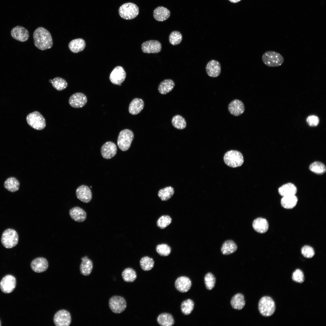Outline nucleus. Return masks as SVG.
Here are the masks:
<instances>
[{"label": "nucleus", "mask_w": 326, "mask_h": 326, "mask_svg": "<svg viewBox=\"0 0 326 326\" xmlns=\"http://www.w3.org/2000/svg\"><path fill=\"white\" fill-rule=\"evenodd\" d=\"M134 137L133 132L131 130L126 129L121 131L119 135L117 144L119 149L122 151H125L129 148Z\"/></svg>", "instance_id": "nucleus-7"}, {"label": "nucleus", "mask_w": 326, "mask_h": 326, "mask_svg": "<svg viewBox=\"0 0 326 326\" xmlns=\"http://www.w3.org/2000/svg\"><path fill=\"white\" fill-rule=\"evenodd\" d=\"M140 265L142 270L145 271H149L153 268L154 265V260L151 257L144 256L140 260Z\"/></svg>", "instance_id": "nucleus-40"}, {"label": "nucleus", "mask_w": 326, "mask_h": 326, "mask_svg": "<svg viewBox=\"0 0 326 326\" xmlns=\"http://www.w3.org/2000/svg\"><path fill=\"white\" fill-rule=\"evenodd\" d=\"M298 198L295 195H291L283 197L281 199L282 206L286 209H291L296 205Z\"/></svg>", "instance_id": "nucleus-33"}, {"label": "nucleus", "mask_w": 326, "mask_h": 326, "mask_svg": "<svg viewBox=\"0 0 326 326\" xmlns=\"http://www.w3.org/2000/svg\"><path fill=\"white\" fill-rule=\"evenodd\" d=\"M182 39V36L181 33L177 31H172L169 37L170 43L173 45L179 44Z\"/></svg>", "instance_id": "nucleus-42"}, {"label": "nucleus", "mask_w": 326, "mask_h": 326, "mask_svg": "<svg viewBox=\"0 0 326 326\" xmlns=\"http://www.w3.org/2000/svg\"><path fill=\"white\" fill-rule=\"evenodd\" d=\"M49 82L52 84L54 88L58 91L64 90L68 86V83L66 80L59 77H56L53 80L50 79Z\"/></svg>", "instance_id": "nucleus-36"}, {"label": "nucleus", "mask_w": 326, "mask_h": 326, "mask_svg": "<svg viewBox=\"0 0 326 326\" xmlns=\"http://www.w3.org/2000/svg\"><path fill=\"white\" fill-rule=\"evenodd\" d=\"M26 120L29 126L37 130H42L46 126L45 118L38 111L29 113L26 117Z\"/></svg>", "instance_id": "nucleus-8"}, {"label": "nucleus", "mask_w": 326, "mask_h": 326, "mask_svg": "<svg viewBox=\"0 0 326 326\" xmlns=\"http://www.w3.org/2000/svg\"><path fill=\"white\" fill-rule=\"evenodd\" d=\"M309 169L311 171L318 175L324 174L326 171L324 165L319 161H315L312 163L309 166Z\"/></svg>", "instance_id": "nucleus-39"}, {"label": "nucleus", "mask_w": 326, "mask_h": 326, "mask_svg": "<svg viewBox=\"0 0 326 326\" xmlns=\"http://www.w3.org/2000/svg\"><path fill=\"white\" fill-rule=\"evenodd\" d=\"M237 249V246L235 242L229 240L223 243L221 248V251L222 254L228 255L234 253Z\"/></svg>", "instance_id": "nucleus-31"}, {"label": "nucleus", "mask_w": 326, "mask_h": 326, "mask_svg": "<svg viewBox=\"0 0 326 326\" xmlns=\"http://www.w3.org/2000/svg\"><path fill=\"white\" fill-rule=\"evenodd\" d=\"M16 284V280L14 276L11 275H6L0 282V288L4 293H9L14 290Z\"/></svg>", "instance_id": "nucleus-11"}, {"label": "nucleus", "mask_w": 326, "mask_h": 326, "mask_svg": "<svg viewBox=\"0 0 326 326\" xmlns=\"http://www.w3.org/2000/svg\"><path fill=\"white\" fill-rule=\"evenodd\" d=\"M175 83L170 79H165L159 84L158 89L159 92L162 94H165L170 92L174 88Z\"/></svg>", "instance_id": "nucleus-30"}, {"label": "nucleus", "mask_w": 326, "mask_h": 326, "mask_svg": "<svg viewBox=\"0 0 326 326\" xmlns=\"http://www.w3.org/2000/svg\"><path fill=\"white\" fill-rule=\"evenodd\" d=\"M19 240L17 232L12 229L5 230L2 234L1 242L2 245L7 248H12L17 245Z\"/></svg>", "instance_id": "nucleus-2"}, {"label": "nucleus", "mask_w": 326, "mask_h": 326, "mask_svg": "<svg viewBox=\"0 0 326 326\" xmlns=\"http://www.w3.org/2000/svg\"><path fill=\"white\" fill-rule=\"evenodd\" d=\"M11 34L14 39L21 42L27 41L29 37L28 30L24 27L20 26L13 27L11 30Z\"/></svg>", "instance_id": "nucleus-12"}, {"label": "nucleus", "mask_w": 326, "mask_h": 326, "mask_svg": "<svg viewBox=\"0 0 326 326\" xmlns=\"http://www.w3.org/2000/svg\"><path fill=\"white\" fill-rule=\"evenodd\" d=\"M171 123L173 126L178 129H185L187 125V123L185 119L179 115L174 116L171 120Z\"/></svg>", "instance_id": "nucleus-38"}, {"label": "nucleus", "mask_w": 326, "mask_h": 326, "mask_svg": "<svg viewBox=\"0 0 326 326\" xmlns=\"http://www.w3.org/2000/svg\"><path fill=\"white\" fill-rule=\"evenodd\" d=\"M252 226L257 232L260 233H264L268 230V223L267 220L262 218H258L253 221Z\"/></svg>", "instance_id": "nucleus-26"}, {"label": "nucleus", "mask_w": 326, "mask_h": 326, "mask_svg": "<svg viewBox=\"0 0 326 326\" xmlns=\"http://www.w3.org/2000/svg\"><path fill=\"white\" fill-rule=\"evenodd\" d=\"M230 2H231L234 3H237L241 0H229Z\"/></svg>", "instance_id": "nucleus-49"}, {"label": "nucleus", "mask_w": 326, "mask_h": 326, "mask_svg": "<svg viewBox=\"0 0 326 326\" xmlns=\"http://www.w3.org/2000/svg\"><path fill=\"white\" fill-rule=\"evenodd\" d=\"M206 71L208 76L215 78L218 76L221 72V66L219 62L215 60H212L207 63Z\"/></svg>", "instance_id": "nucleus-19"}, {"label": "nucleus", "mask_w": 326, "mask_h": 326, "mask_svg": "<svg viewBox=\"0 0 326 326\" xmlns=\"http://www.w3.org/2000/svg\"><path fill=\"white\" fill-rule=\"evenodd\" d=\"M71 218L74 221L78 222L84 221L87 218V213L85 211L78 206L72 208L69 211Z\"/></svg>", "instance_id": "nucleus-22"}, {"label": "nucleus", "mask_w": 326, "mask_h": 326, "mask_svg": "<svg viewBox=\"0 0 326 326\" xmlns=\"http://www.w3.org/2000/svg\"><path fill=\"white\" fill-rule=\"evenodd\" d=\"M86 45L85 40L82 38H77L71 40L68 46L72 52L77 53L83 51Z\"/></svg>", "instance_id": "nucleus-27"}, {"label": "nucleus", "mask_w": 326, "mask_h": 326, "mask_svg": "<svg viewBox=\"0 0 326 326\" xmlns=\"http://www.w3.org/2000/svg\"><path fill=\"white\" fill-rule=\"evenodd\" d=\"M53 321L56 326H69L72 321L71 316L68 311L61 309L55 314Z\"/></svg>", "instance_id": "nucleus-10"}, {"label": "nucleus", "mask_w": 326, "mask_h": 326, "mask_svg": "<svg viewBox=\"0 0 326 326\" xmlns=\"http://www.w3.org/2000/svg\"><path fill=\"white\" fill-rule=\"evenodd\" d=\"M33 37L34 44L39 50H46L53 46V40L51 34L43 27L37 28L34 31Z\"/></svg>", "instance_id": "nucleus-1"}, {"label": "nucleus", "mask_w": 326, "mask_h": 326, "mask_svg": "<svg viewBox=\"0 0 326 326\" xmlns=\"http://www.w3.org/2000/svg\"><path fill=\"white\" fill-rule=\"evenodd\" d=\"M301 252L302 255L307 258L312 257L315 254L313 248L308 245H305L302 247L301 249Z\"/></svg>", "instance_id": "nucleus-47"}, {"label": "nucleus", "mask_w": 326, "mask_h": 326, "mask_svg": "<svg viewBox=\"0 0 326 326\" xmlns=\"http://www.w3.org/2000/svg\"><path fill=\"white\" fill-rule=\"evenodd\" d=\"M191 286L190 280L185 276H181L178 277L175 282V286L176 289L181 292H185L190 289Z\"/></svg>", "instance_id": "nucleus-20"}, {"label": "nucleus", "mask_w": 326, "mask_h": 326, "mask_svg": "<svg viewBox=\"0 0 326 326\" xmlns=\"http://www.w3.org/2000/svg\"><path fill=\"white\" fill-rule=\"evenodd\" d=\"M231 304L232 308L235 309H242L245 304L244 296L241 293L235 294L232 298Z\"/></svg>", "instance_id": "nucleus-28"}, {"label": "nucleus", "mask_w": 326, "mask_h": 326, "mask_svg": "<svg viewBox=\"0 0 326 326\" xmlns=\"http://www.w3.org/2000/svg\"><path fill=\"white\" fill-rule=\"evenodd\" d=\"M121 276L124 281L126 282H133L137 277L135 270L130 267L127 268L123 270Z\"/></svg>", "instance_id": "nucleus-35"}, {"label": "nucleus", "mask_w": 326, "mask_h": 326, "mask_svg": "<svg viewBox=\"0 0 326 326\" xmlns=\"http://www.w3.org/2000/svg\"><path fill=\"white\" fill-rule=\"evenodd\" d=\"M204 280L206 286L208 289L211 290L214 287L216 278L212 273H207L204 277Z\"/></svg>", "instance_id": "nucleus-43"}, {"label": "nucleus", "mask_w": 326, "mask_h": 326, "mask_svg": "<svg viewBox=\"0 0 326 326\" xmlns=\"http://www.w3.org/2000/svg\"><path fill=\"white\" fill-rule=\"evenodd\" d=\"M30 267L34 272L37 273H42L46 271L48 269V262L45 258L37 257L32 261Z\"/></svg>", "instance_id": "nucleus-16"}, {"label": "nucleus", "mask_w": 326, "mask_h": 326, "mask_svg": "<svg viewBox=\"0 0 326 326\" xmlns=\"http://www.w3.org/2000/svg\"><path fill=\"white\" fill-rule=\"evenodd\" d=\"M81 259L82 262L80 266L81 273L85 276H88L92 271L93 266V262L86 256L82 257Z\"/></svg>", "instance_id": "nucleus-25"}, {"label": "nucleus", "mask_w": 326, "mask_h": 326, "mask_svg": "<svg viewBox=\"0 0 326 326\" xmlns=\"http://www.w3.org/2000/svg\"><path fill=\"white\" fill-rule=\"evenodd\" d=\"M292 279L296 282L302 283L305 280L303 272L299 269H296L292 273Z\"/></svg>", "instance_id": "nucleus-46"}, {"label": "nucleus", "mask_w": 326, "mask_h": 326, "mask_svg": "<svg viewBox=\"0 0 326 326\" xmlns=\"http://www.w3.org/2000/svg\"><path fill=\"white\" fill-rule=\"evenodd\" d=\"M126 77V73L123 68L117 66L111 72L110 79L113 84L121 85V83L124 81Z\"/></svg>", "instance_id": "nucleus-14"}, {"label": "nucleus", "mask_w": 326, "mask_h": 326, "mask_svg": "<svg viewBox=\"0 0 326 326\" xmlns=\"http://www.w3.org/2000/svg\"><path fill=\"white\" fill-rule=\"evenodd\" d=\"M174 193V190L171 186L166 187L160 189L158 192V196L162 201H166L170 199Z\"/></svg>", "instance_id": "nucleus-37"}, {"label": "nucleus", "mask_w": 326, "mask_h": 326, "mask_svg": "<svg viewBox=\"0 0 326 326\" xmlns=\"http://www.w3.org/2000/svg\"><path fill=\"white\" fill-rule=\"evenodd\" d=\"M307 122L310 126H315L317 125L318 124L319 120L317 116L312 115L309 116L307 118Z\"/></svg>", "instance_id": "nucleus-48"}, {"label": "nucleus", "mask_w": 326, "mask_h": 326, "mask_svg": "<svg viewBox=\"0 0 326 326\" xmlns=\"http://www.w3.org/2000/svg\"><path fill=\"white\" fill-rule=\"evenodd\" d=\"M172 219L168 215H163L160 217L158 219L157 225L158 227L161 229H164L168 226L171 222Z\"/></svg>", "instance_id": "nucleus-45"}, {"label": "nucleus", "mask_w": 326, "mask_h": 326, "mask_svg": "<svg viewBox=\"0 0 326 326\" xmlns=\"http://www.w3.org/2000/svg\"><path fill=\"white\" fill-rule=\"evenodd\" d=\"M225 163L228 166L236 168L241 166L244 162L242 154L237 150H231L228 151L224 156Z\"/></svg>", "instance_id": "nucleus-4"}, {"label": "nucleus", "mask_w": 326, "mask_h": 326, "mask_svg": "<svg viewBox=\"0 0 326 326\" xmlns=\"http://www.w3.org/2000/svg\"><path fill=\"white\" fill-rule=\"evenodd\" d=\"M264 63L270 67H275L281 65L284 59L279 53L274 51H269L265 53L262 56Z\"/></svg>", "instance_id": "nucleus-6"}, {"label": "nucleus", "mask_w": 326, "mask_h": 326, "mask_svg": "<svg viewBox=\"0 0 326 326\" xmlns=\"http://www.w3.org/2000/svg\"><path fill=\"white\" fill-rule=\"evenodd\" d=\"M0 325H1V323H0Z\"/></svg>", "instance_id": "nucleus-50"}, {"label": "nucleus", "mask_w": 326, "mask_h": 326, "mask_svg": "<svg viewBox=\"0 0 326 326\" xmlns=\"http://www.w3.org/2000/svg\"><path fill=\"white\" fill-rule=\"evenodd\" d=\"M228 108L230 113L235 116L242 114L245 110L244 104L238 99H235L231 101L229 105Z\"/></svg>", "instance_id": "nucleus-21"}, {"label": "nucleus", "mask_w": 326, "mask_h": 326, "mask_svg": "<svg viewBox=\"0 0 326 326\" xmlns=\"http://www.w3.org/2000/svg\"><path fill=\"white\" fill-rule=\"evenodd\" d=\"M4 186L5 188L9 191L14 192L19 189L20 183L16 178L10 177L5 181Z\"/></svg>", "instance_id": "nucleus-32"}, {"label": "nucleus", "mask_w": 326, "mask_h": 326, "mask_svg": "<svg viewBox=\"0 0 326 326\" xmlns=\"http://www.w3.org/2000/svg\"><path fill=\"white\" fill-rule=\"evenodd\" d=\"M143 52L147 53H159L161 49V45L159 41L151 40L143 42L142 44Z\"/></svg>", "instance_id": "nucleus-15"}, {"label": "nucleus", "mask_w": 326, "mask_h": 326, "mask_svg": "<svg viewBox=\"0 0 326 326\" xmlns=\"http://www.w3.org/2000/svg\"><path fill=\"white\" fill-rule=\"evenodd\" d=\"M194 306L193 302L190 299H187L183 301L181 305V310L184 315L190 314L193 310Z\"/></svg>", "instance_id": "nucleus-41"}, {"label": "nucleus", "mask_w": 326, "mask_h": 326, "mask_svg": "<svg viewBox=\"0 0 326 326\" xmlns=\"http://www.w3.org/2000/svg\"><path fill=\"white\" fill-rule=\"evenodd\" d=\"M158 324L162 326H171L174 324V319L170 314L164 313L160 314L157 318Z\"/></svg>", "instance_id": "nucleus-34"}, {"label": "nucleus", "mask_w": 326, "mask_h": 326, "mask_svg": "<svg viewBox=\"0 0 326 326\" xmlns=\"http://www.w3.org/2000/svg\"><path fill=\"white\" fill-rule=\"evenodd\" d=\"M157 252L161 256H166L171 252V247L167 244H162L158 245L156 248Z\"/></svg>", "instance_id": "nucleus-44"}, {"label": "nucleus", "mask_w": 326, "mask_h": 326, "mask_svg": "<svg viewBox=\"0 0 326 326\" xmlns=\"http://www.w3.org/2000/svg\"><path fill=\"white\" fill-rule=\"evenodd\" d=\"M76 194L78 199L85 203L89 202L92 198V194L90 188L88 186L82 185L76 189Z\"/></svg>", "instance_id": "nucleus-18"}, {"label": "nucleus", "mask_w": 326, "mask_h": 326, "mask_svg": "<svg viewBox=\"0 0 326 326\" xmlns=\"http://www.w3.org/2000/svg\"><path fill=\"white\" fill-rule=\"evenodd\" d=\"M87 99L86 96L81 92L73 94L69 97V105L75 108L83 107L86 104Z\"/></svg>", "instance_id": "nucleus-13"}, {"label": "nucleus", "mask_w": 326, "mask_h": 326, "mask_svg": "<svg viewBox=\"0 0 326 326\" xmlns=\"http://www.w3.org/2000/svg\"><path fill=\"white\" fill-rule=\"evenodd\" d=\"M119 14L123 18L131 20L136 18L138 15L139 9L135 4L128 2L122 5L119 9Z\"/></svg>", "instance_id": "nucleus-5"}, {"label": "nucleus", "mask_w": 326, "mask_h": 326, "mask_svg": "<svg viewBox=\"0 0 326 326\" xmlns=\"http://www.w3.org/2000/svg\"><path fill=\"white\" fill-rule=\"evenodd\" d=\"M297 192V188L293 184L288 183L280 187L278 189L279 194L283 197L295 195Z\"/></svg>", "instance_id": "nucleus-29"}, {"label": "nucleus", "mask_w": 326, "mask_h": 326, "mask_svg": "<svg viewBox=\"0 0 326 326\" xmlns=\"http://www.w3.org/2000/svg\"><path fill=\"white\" fill-rule=\"evenodd\" d=\"M258 308L260 314L265 317L272 315L275 310V305L273 299L270 297L265 296L260 300Z\"/></svg>", "instance_id": "nucleus-3"}, {"label": "nucleus", "mask_w": 326, "mask_h": 326, "mask_svg": "<svg viewBox=\"0 0 326 326\" xmlns=\"http://www.w3.org/2000/svg\"><path fill=\"white\" fill-rule=\"evenodd\" d=\"M144 106V102L142 99L138 98H135L131 101L129 104V112L132 115H136L142 111Z\"/></svg>", "instance_id": "nucleus-24"}, {"label": "nucleus", "mask_w": 326, "mask_h": 326, "mask_svg": "<svg viewBox=\"0 0 326 326\" xmlns=\"http://www.w3.org/2000/svg\"><path fill=\"white\" fill-rule=\"evenodd\" d=\"M110 309L114 313L120 314L125 310L127 304L125 299L123 297L114 296L111 297L109 301Z\"/></svg>", "instance_id": "nucleus-9"}, {"label": "nucleus", "mask_w": 326, "mask_h": 326, "mask_svg": "<svg viewBox=\"0 0 326 326\" xmlns=\"http://www.w3.org/2000/svg\"><path fill=\"white\" fill-rule=\"evenodd\" d=\"M171 12L167 8L160 6L156 8L153 12L154 18L159 21H163L167 20L170 16Z\"/></svg>", "instance_id": "nucleus-23"}, {"label": "nucleus", "mask_w": 326, "mask_h": 326, "mask_svg": "<svg viewBox=\"0 0 326 326\" xmlns=\"http://www.w3.org/2000/svg\"><path fill=\"white\" fill-rule=\"evenodd\" d=\"M117 147L113 142L109 141L105 143L101 148V153L102 157L106 159H110L116 154Z\"/></svg>", "instance_id": "nucleus-17"}]
</instances>
